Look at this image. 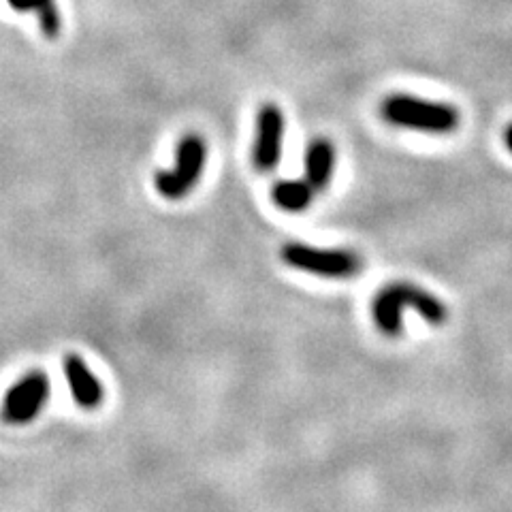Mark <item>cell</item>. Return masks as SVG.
<instances>
[{"label":"cell","instance_id":"1","mask_svg":"<svg viewBox=\"0 0 512 512\" xmlns=\"http://www.w3.org/2000/svg\"><path fill=\"white\" fill-rule=\"evenodd\" d=\"M414 310L429 325L440 327L446 323L448 310L444 303L421 286L408 282H393L382 288L372 301V318L378 331L387 338H397L404 329V312Z\"/></svg>","mask_w":512,"mask_h":512},{"label":"cell","instance_id":"2","mask_svg":"<svg viewBox=\"0 0 512 512\" xmlns=\"http://www.w3.org/2000/svg\"><path fill=\"white\" fill-rule=\"evenodd\" d=\"M384 122L419 133L446 135L457 131L459 111L438 101H425L412 94H391L380 105Z\"/></svg>","mask_w":512,"mask_h":512},{"label":"cell","instance_id":"3","mask_svg":"<svg viewBox=\"0 0 512 512\" xmlns=\"http://www.w3.org/2000/svg\"><path fill=\"white\" fill-rule=\"evenodd\" d=\"M280 259L291 269L329 280H350L357 278L363 271V259L357 252L340 248H316L301 242L284 244L280 250Z\"/></svg>","mask_w":512,"mask_h":512},{"label":"cell","instance_id":"4","mask_svg":"<svg viewBox=\"0 0 512 512\" xmlns=\"http://www.w3.org/2000/svg\"><path fill=\"white\" fill-rule=\"evenodd\" d=\"M207 165V141L199 133H188L175 150V165L154 175L156 192L167 201H182L199 184Z\"/></svg>","mask_w":512,"mask_h":512},{"label":"cell","instance_id":"5","mask_svg":"<svg viewBox=\"0 0 512 512\" xmlns=\"http://www.w3.org/2000/svg\"><path fill=\"white\" fill-rule=\"evenodd\" d=\"M52 382L43 370L26 372L7 389L0 404V419L7 425H28L37 419L50 402Z\"/></svg>","mask_w":512,"mask_h":512},{"label":"cell","instance_id":"6","mask_svg":"<svg viewBox=\"0 0 512 512\" xmlns=\"http://www.w3.org/2000/svg\"><path fill=\"white\" fill-rule=\"evenodd\" d=\"M284 111L276 103H265L256 114L252 165L259 173L276 171L284 148Z\"/></svg>","mask_w":512,"mask_h":512},{"label":"cell","instance_id":"7","mask_svg":"<svg viewBox=\"0 0 512 512\" xmlns=\"http://www.w3.org/2000/svg\"><path fill=\"white\" fill-rule=\"evenodd\" d=\"M62 372L64 378H67L73 402L79 408L92 412L105 402L103 382L92 372V367L86 363V359L75 355V352H69V355H64L62 359Z\"/></svg>","mask_w":512,"mask_h":512},{"label":"cell","instance_id":"8","mask_svg":"<svg viewBox=\"0 0 512 512\" xmlns=\"http://www.w3.org/2000/svg\"><path fill=\"white\" fill-rule=\"evenodd\" d=\"M335 171V146L325 139L318 137L310 141L303 156V180H306L314 192H323L333 180Z\"/></svg>","mask_w":512,"mask_h":512},{"label":"cell","instance_id":"9","mask_svg":"<svg viewBox=\"0 0 512 512\" xmlns=\"http://www.w3.org/2000/svg\"><path fill=\"white\" fill-rule=\"evenodd\" d=\"M314 190L306 180H280L271 188V201L288 214H301L312 205Z\"/></svg>","mask_w":512,"mask_h":512},{"label":"cell","instance_id":"10","mask_svg":"<svg viewBox=\"0 0 512 512\" xmlns=\"http://www.w3.org/2000/svg\"><path fill=\"white\" fill-rule=\"evenodd\" d=\"M7 3L13 11L35 15L45 39H58L62 32V15L56 0H7Z\"/></svg>","mask_w":512,"mask_h":512},{"label":"cell","instance_id":"11","mask_svg":"<svg viewBox=\"0 0 512 512\" xmlns=\"http://www.w3.org/2000/svg\"><path fill=\"white\" fill-rule=\"evenodd\" d=\"M504 143H506V148L510 150V154H512V124L506 128V133H504Z\"/></svg>","mask_w":512,"mask_h":512}]
</instances>
